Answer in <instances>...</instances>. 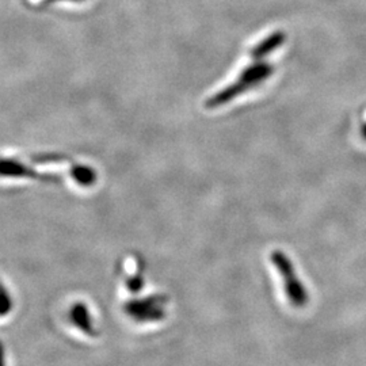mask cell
I'll return each mask as SVG.
<instances>
[{
  "label": "cell",
  "instance_id": "obj_1",
  "mask_svg": "<svg viewBox=\"0 0 366 366\" xmlns=\"http://www.w3.org/2000/svg\"><path fill=\"white\" fill-rule=\"evenodd\" d=\"M273 72H274V66L272 64L257 60V63L251 64L242 71L237 81L229 84L228 87L222 89V92H217L216 95L209 98L207 102V107L214 109V107L229 104L236 97L242 95L243 92H249L251 87L261 84L262 81L270 78Z\"/></svg>",
  "mask_w": 366,
  "mask_h": 366
},
{
  "label": "cell",
  "instance_id": "obj_4",
  "mask_svg": "<svg viewBox=\"0 0 366 366\" xmlns=\"http://www.w3.org/2000/svg\"><path fill=\"white\" fill-rule=\"evenodd\" d=\"M69 319L84 334H87L90 337H97L98 335V331L94 328L92 315L89 312L86 304H83V302L74 304L71 311H69Z\"/></svg>",
  "mask_w": 366,
  "mask_h": 366
},
{
  "label": "cell",
  "instance_id": "obj_3",
  "mask_svg": "<svg viewBox=\"0 0 366 366\" xmlns=\"http://www.w3.org/2000/svg\"><path fill=\"white\" fill-rule=\"evenodd\" d=\"M169 301L166 296H149L142 300L129 301L125 304L124 310L133 320L144 322H157L164 317V304Z\"/></svg>",
  "mask_w": 366,
  "mask_h": 366
},
{
  "label": "cell",
  "instance_id": "obj_2",
  "mask_svg": "<svg viewBox=\"0 0 366 366\" xmlns=\"http://www.w3.org/2000/svg\"><path fill=\"white\" fill-rule=\"evenodd\" d=\"M272 262L284 280V287L289 301L297 308L305 307L308 302V292L304 284L297 278L292 261L282 251L275 249L272 252Z\"/></svg>",
  "mask_w": 366,
  "mask_h": 366
},
{
  "label": "cell",
  "instance_id": "obj_5",
  "mask_svg": "<svg viewBox=\"0 0 366 366\" xmlns=\"http://www.w3.org/2000/svg\"><path fill=\"white\" fill-rule=\"evenodd\" d=\"M287 41V34L284 31H275L273 34L262 39L261 42L251 51L254 60H262L267 54L274 52L275 49L281 48Z\"/></svg>",
  "mask_w": 366,
  "mask_h": 366
},
{
  "label": "cell",
  "instance_id": "obj_6",
  "mask_svg": "<svg viewBox=\"0 0 366 366\" xmlns=\"http://www.w3.org/2000/svg\"><path fill=\"white\" fill-rule=\"evenodd\" d=\"M0 366H6L4 364V345L0 340Z\"/></svg>",
  "mask_w": 366,
  "mask_h": 366
},
{
  "label": "cell",
  "instance_id": "obj_7",
  "mask_svg": "<svg viewBox=\"0 0 366 366\" xmlns=\"http://www.w3.org/2000/svg\"><path fill=\"white\" fill-rule=\"evenodd\" d=\"M361 134H362V137L366 140V124H364L362 128H361Z\"/></svg>",
  "mask_w": 366,
  "mask_h": 366
}]
</instances>
